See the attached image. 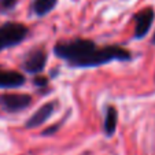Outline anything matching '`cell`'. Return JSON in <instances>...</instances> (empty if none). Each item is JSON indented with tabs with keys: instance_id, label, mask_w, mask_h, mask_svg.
<instances>
[{
	"instance_id": "1",
	"label": "cell",
	"mask_w": 155,
	"mask_h": 155,
	"mask_svg": "<svg viewBox=\"0 0 155 155\" xmlns=\"http://www.w3.org/2000/svg\"><path fill=\"white\" fill-rule=\"evenodd\" d=\"M54 52L71 68H96L110 62H128L132 59V54L126 48L120 45L97 47L95 41L88 38L59 41L54 47Z\"/></svg>"
},
{
	"instance_id": "2",
	"label": "cell",
	"mask_w": 155,
	"mask_h": 155,
	"mask_svg": "<svg viewBox=\"0 0 155 155\" xmlns=\"http://www.w3.org/2000/svg\"><path fill=\"white\" fill-rule=\"evenodd\" d=\"M29 29L21 22L10 21L0 26V52L15 47L28 37Z\"/></svg>"
},
{
	"instance_id": "3",
	"label": "cell",
	"mask_w": 155,
	"mask_h": 155,
	"mask_svg": "<svg viewBox=\"0 0 155 155\" xmlns=\"http://www.w3.org/2000/svg\"><path fill=\"white\" fill-rule=\"evenodd\" d=\"M47 62H48V54L45 51V48L36 47L25 54L21 66L29 74H40L44 70Z\"/></svg>"
},
{
	"instance_id": "4",
	"label": "cell",
	"mask_w": 155,
	"mask_h": 155,
	"mask_svg": "<svg viewBox=\"0 0 155 155\" xmlns=\"http://www.w3.org/2000/svg\"><path fill=\"white\" fill-rule=\"evenodd\" d=\"M33 99L28 94H4L0 95V106L7 113H19L32 104Z\"/></svg>"
},
{
	"instance_id": "5",
	"label": "cell",
	"mask_w": 155,
	"mask_h": 155,
	"mask_svg": "<svg viewBox=\"0 0 155 155\" xmlns=\"http://www.w3.org/2000/svg\"><path fill=\"white\" fill-rule=\"evenodd\" d=\"M154 18L155 11L151 7H146V8L140 10L139 12H136L133 15V21H135V35H133V37L136 40L143 38L150 32L152 22H154Z\"/></svg>"
},
{
	"instance_id": "6",
	"label": "cell",
	"mask_w": 155,
	"mask_h": 155,
	"mask_svg": "<svg viewBox=\"0 0 155 155\" xmlns=\"http://www.w3.org/2000/svg\"><path fill=\"white\" fill-rule=\"evenodd\" d=\"M55 107H56V102L44 103L35 114L30 115V117L28 118L26 124H25V128L33 129V128H37V126L43 125L45 121L50 120V118L52 117L54 111H55Z\"/></svg>"
},
{
	"instance_id": "7",
	"label": "cell",
	"mask_w": 155,
	"mask_h": 155,
	"mask_svg": "<svg viewBox=\"0 0 155 155\" xmlns=\"http://www.w3.org/2000/svg\"><path fill=\"white\" fill-rule=\"evenodd\" d=\"M26 77L17 70H8L0 66V88H19L25 85Z\"/></svg>"
},
{
	"instance_id": "8",
	"label": "cell",
	"mask_w": 155,
	"mask_h": 155,
	"mask_svg": "<svg viewBox=\"0 0 155 155\" xmlns=\"http://www.w3.org/2000/svg\"><path fill=\"white\" fill-rule=\"evenodd\" d=\"M118 122V111L114 106H108L106 110V117H104V132L106 136L111 137L115 133Z\"/></svg>"
},
{
	"instance_id": "9",
	"label": "cell",
	"mask_w": 155,
	"mask_h": 155,
	"mask_svg": "<svg viewBox=\"0 0 155 155\" xmlns=\"http://www.w3.org/2000/svg\"><path fill=\"white\" fill-rule=\"evenodd\" d=\"M58 4V0H33L32 12L36 17H44L50 14Z\"/></svg>"
},
{
	"instance_id": "10",
	"label": "cell",
	"mask_w": 155,
	"mask_h": 155,
	"mask_svg": "<svg viewBox=\"0 0 155 155\" xmlns=\"http://www.w3.org/2000/svg\"><path fill=\"white\" fill-rule=\"evenodd\" d=\"M18 0H0V12H8L15 8Z\"/></svg>"
},
{
	"instance_id": "11",
	"label": "cell",
	"mask_w": 155,
	"mask_h": 155,
	"mask_svg": "<svg viewBox=\"0 0 155 155\" xmlns=\"http://www.w3.org/2000/svg\"><path fill=\"white\" fill-rule=\"evenodd\" d=\"M63 124H64V118H63V120L59 121L58 124H54V125H51L50 128L45 129V130L43 132V136H52V135H55L56 132H58L59 129H61V126L63 125Z\"/></svg>"
},
{
	"instance_id": "12",
	"label": "cell",
	"mask_w": 155,
	"mask_h": 155,
	"mask_svg": "<svg viewBox=\"0 0 155 155\" xmlns=\"http://www.w3.org/2000/svg\"><path fill=\"white\" fill-rule=\"evenodd\" d=\"M33 84L36 85L37 88H47L48 87V78L44 76H36L35 78H33Z\"/></svg>"
},
{
	"instance_id": "13",
	"label": "cell",
	"mask_w": 155,
	"mask_h": 155,
	"mask_svg": "<svg viewBox=\"0 0 155 155\" xmlns=\"http://www.w3.org/2000/svg\"><path fill=\"white\" fill-rule=\"evenodd\" d=\"M152 44H154V45H155V32H154V36H152Z\"/></svg>"
}]
</instances>
